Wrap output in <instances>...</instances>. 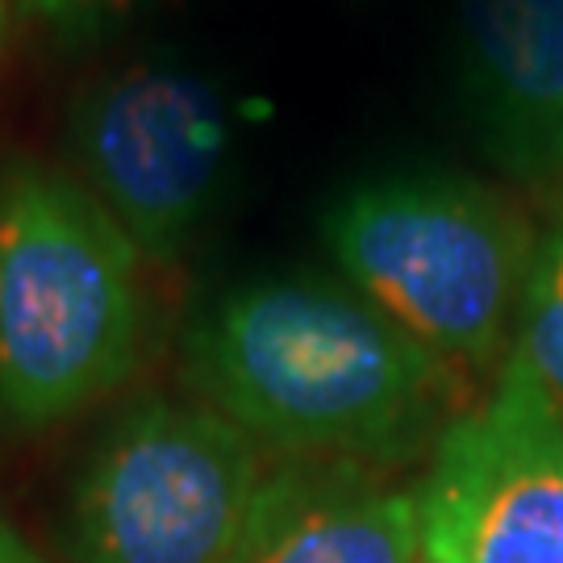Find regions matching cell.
Returning <instances> with one entry per match:
<instances>
[{"mask_svg":"<svg viewBox=\"0 0 563 563\" xmlns=\"http://www.w3.org/2000/svg\"><path fill=\"white\" fill-rule=\"evenodd\" d=\"M0 563H42V560L21 543L18 534H9V530L0 526Z\"/></svg>","mask_w":563,"mask_h":563,"instance_id":"8fae6325","label":"cell"},{"mask_svg":"<svg viewBox=\"0 0 563 563\" xmlns=\"http://www.w3.org/2000/svg\"><path fill=\"white\" fill-rule=\"evenodd\" d=\"M192 372L218 413L292 451L397 455L443 401V355L367 297L322 280L230 292L192 330Z\"/></svg>","mask_w":563,"mask_h":563,"instance_id":"6da1fadb","label":"cell"},{"mask_svg":"<svg viewBox=\"0 0 563 563\" xmlns=\"http://www.w3.org/2000/svg\"><path fill=\"white\" fill-rule=\"evenodd\" d=\"M422 563H426V560H422Z\"/></svg>","mask_w":563,"mask_h":563,"instance_id":"4fadbf2b","label":"cell"},{"mask_svg":"<svg viewBox=\"0 0 563 563\" xmlns=\"http://www.w3.org/2000/svg\"><path fill=\"white\" fill-rule=\"evenodd\" d=\"M260 484L251 434L218 409L139 405L84 472L76 543L84 563H230Z\"/></svg>","mask_w":563,"mask_h":563,"instance_id":"277c9868","label":"cell"},{"mask_svg":"<svg viewBox=\"0 0 563 563\" xmlns=\"http://www.w3.org/2000/svg\"><path fill=\"white\" fill-rule=\"evenodd\" d=\"M514 351L563 401V225L534 246V263L518 305Z\"/></svg>","mask_w":563,"mask_h":563,"instance_id":"9c48e42d","label":"cell"},{"mask_svg":"<svg viewBox=\"0 0 563 563\" xmlns=\"http://www.w3.org/2000/svg\"><path fill=\"white\" fill-rule=\"evenodd\" d=\"M342 276L418 342L493 360L518 318L534 234L505 192L451 172L360 184L325 218Z\"/></svg>","mask_w":563,"mask_h":563,"instance_id":"3957f363","label":"cell"},{"mask_svg":"<svg viewBox=\"0 0 563 563\" xmlns=\"http://www.w3.org/2000/svg\"><path fill=\"white\" fill-rule=\"evenodd\" d=\"M463 92L514 180L563 184V0H460Z\"/></svg>","mask_w":563,"mask_h":563,"instance_id":"52a82bcc","label":"cell"},{"mask_svg":"<svg viewBox=\"0 0 563 563\" xmlns=\"http://www.w3.org/2000/svg\"><path fill=\"white\" fill-rule=\"evenodd\" d=\"M71 139L92 197L139 255L172 260L222 188L230 113L222 88L184 63H134L84 88Z\"/></svg>","mask_w":563,"mask_h":563,"instance_id":"8992f818","label":"cell"},{"mask_svg":"<svg viewBox=\"0 0 563 563\" xmlns=\"http://www.w3.org/2000/svg\"><path fill=\"white\" fill-rule=\"evenodd\" d=\"M426 563H563V401L514 351L418 488Z\"/></svg>","mask_w":563,"mask_h":563,"instance_id":"5b68a950","label":"cell"},{"mask_svg":"<svg viewBox=\"0 0 563 563\" xmlns=\"http://www.w3.org/2000/svg\"><path fill=\"white\" fill-rule=\"evenodd\" d=\"M230 563H422L418 488L360 467L280 472L260 484Z\"/></svg>","mask_w":563,"mask_h":563,"instance_id":"ba28073f","label":"cell"},{"mask_svg":"<svg viewBox=\"0 0 563 563\" xmlns=\"http://www.w3.org/2000/svg\"><path fill=\"white\" fill-rule=\"evenodd\" d=\"M130 4L134 0H21V13L42 21L59 38L80 42L101 34L104 25H113Z\"/></svg>","mask_w":563,"mask_h":563,"instance_id":"30bf717a","label":"cell"},{"mask_svg":"<svg viewBox=\"0 0 563 563\" xmlns=\"http://www.w3.org/2000/svg\"><path fill=\"white\" fill-rule=\"evenodd\" d=\"M139 346V246L88 188L46 167L0 176V405L59 422L109 393Z\"/></svg>","mask_w":563,"mask_h":563,"instance_id":"7a4b0ae2","label":"cell"},{"mask_svg":"<svg viewBox=\"0 0 563 563\" xmlns=\"http://www.w3.org/2000/svg\"><path fill=\"white\" fill-rule=\"evenodd\" d=\"M13 13H21V0H0V42H4L9 25H13Z\"/></svg>","mask_w":563,"mask_h":563,"instance_id":"7c38bea8","label":"cell"}]
</instances>
